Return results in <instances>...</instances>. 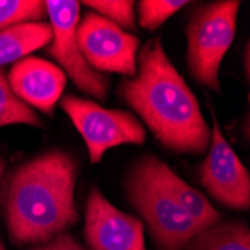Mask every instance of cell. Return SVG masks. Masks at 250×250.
Returning a JSON list of instances; mask_svg holds the SVG:
<instances>
[{"label": "cell", "instance_id": "obj_6", "mask_svg": "<svg viewBox=\"0 0 250 250\" xmlns=\"http://www.w3.org/2000/svg\"><path fill=\"white\" fill-rule=\"evenodd\" d=\"M77 41L87 64L96 72L136 75L140 39L102 15L85 14L77 26Z\"/></svg>", "mask_w": 250, "mask_h": 250}, {"label": "cell", "instance_id": "obj_17", "mask_svg": "<svg viewBox=\"0 0 250 250\" xmlns=\"http://www.w3.org/2000/svg\"><path fill=\"white\" fill-rule=\"evenodd\" d=\"M83 5L95 9L96 14L122 29L135 30L133 2L130 0H87V2H83Z\"/></svg>", "mask_w": 250, "mask_h": 250}, {"label": "cell", "instance_id": "obj_13", "mask_svg": "<svg viewBox=\"0 0 250 250\" xmlns=\"http://www.w3.org/2000/svg\"><path fill=\"white\" fill-rule=\"evenodd\" d=\"M183 250H250V231L243 220H219L201 229Z\"/></svg>", "mask_w": 250, "mask_h": 250}, {"label": "cell", "instance_id": "obj_9", "mask_svg": "<svg viewBox=\"0 0 250 250\" xmlns=\"http://www.w3.org/2000/svg\"><path fill=\"white\" fill-rule=\"evenodd\" d=\"M84 234L92 250H146L143 222L116 208L98 189L87 199Z\"/></svg>", "mask_w": 250, "mask_h": 250}, {"label": "cell", "instance_id": "obj_15", "mask_svg": "<svg viewBox=\"0 0 250 250\" xmlns=\"http://www.w3.org/2000/svg\"><path fill=\"white\" fill-rule=\"evenodd\" d=\"M47 15L45 2L38 0H2L0 2V32L20 22H38Z\"/></svg>", "mask_w": 250, "mask_h": 250}, {"label": "cell", "instance_id": "obj_1", "mask_svg": "<svg viewBox=\"0 0 250 250\" xmlns=\"http://www.w3.org/2000/svg\"><path fill=\"white\" fill-rule=\"evenodd\" d=\"M120 95L165 148L189 154L208 150L211 127L159 38L141 50L136 75L120 84Z\"/></svg>", "mask_w": 250, "mask_h": 250}, {"label": "cell", "instance_id": "obj_2", "mask_svg": "<svg viewBox=\"0 0 250 250\" xmlns=\"http://www.w3.org/2000/svg\"><path fill=\"white\" fill-rule=\"evenodd\" d=\"M75 161L48 151L18 167L9 178L6 220L11 240L48 243L78 222L74 190Z\"/></svg>", "mask_w": 250, "mask_h": 250}, {"label": "cell", "instance_id": "obj_12", "mask_svg": "<svg viewBox=\"0 0 250 250\" xmlns=\"http://www.w3.org/2000/svg\"><path fill=\"white\" fill-rule=\"evenodd\" d=\"M53 41L48 22H20L0 32V66L17 63Z\"/></svg>", "mask_w": 250, "mask_h": 250}, {"label": "cell", "instance_id": "obj_8", "mask_svg": "<svg viewBox=\"0 0 250 250\" xmlns=\"http://www.w3.org/2000/svg\"><path fill=\"white\" fill-rule=\"evenodd\" d=\"M201 183L225 207L234 210H249V171L241 164L229 143L225 140L214 114L208 154L201 167Z\"/></svg>", "mask_w": 250, "mask_h": 250}, {"label": "cell", "instance_id": "obj_4", "mask_svg": "<svg viewBox=\"0 0 250 250\" xmlns=\"http://www.w3.org/2000/svg\"><path fill=\"white\" fill-rule=\"evenodd\" d=\"M126 193L146 220L159 250H183L201 231L196 222L154 183L140 162L133 165L126 177Z\"/></svg>", "mask_w": 250, "mask_h": 250}, {"label": "cell", "instance_id": "obj_11", "mask_svg": "<svg viewBox=\"0 0 250 250\" xmlns=\"http://www.w3.org/2000/svg\"><path fill=\"white\" fill-rule=\"evenodd\" d=\"M138 162L154 183L164 189L196 222L201 229L217 223L222 219V214L211 206L206 196L188 185L185 180H181L161 159L154 156H144Z\"/></svg>", "mask_w": 250, "mask_h": 250}, {"label": "cell", "instance_id": "obj_7", "mask_svg": "<svg viewBox=\"0 0 250 250\" xmlns=\"http://www.w3.org/2000/svg\"><path fill=\"white\" fill-rule=\"evenodd\" d=\"M53 41L48 50L50 56L64 69L75 85L98 101L106 98L108 78L92 69L83 57L78 41L77 26L80 22V3L75 0H47L45 2Z\"/></svg>", "mask_w": 250, "mask_h": 250}, {"label": "cell", "instance_id": "obj_20", "mask_svg": "<svg viewBox=\"0 0 250 250\" xmlns=\"http://www.w3.org/2000/svg\"><path fill=\"white\" fill-rule=\"evenodd\" d=\"M3 171H5V161H3V159H0V180H2Z\"/></svg>", "mask_w": 250, "mask_h": 250}, {"label": "cell", "instance_id": "obj_5", "mask_svg": "<svg viewBox=\"0 0 250 250\" xmlns=\"http://www.w3.org/2000/svg\"><path fill=\"white\" fill-rule=\"evenodd\" d=\"M60 105L81 133L92 164L101 162L109 148L146 141L143 123L127 111L105 109L93 101L75 96L63 98Z\"/></svg>", "mask_w": 250, "mask_h": 250}, {"label": "cell", "instance_id": "obj_21", "mask_svg": "<svg viewBox=\"0 0 250 250\" xmlns=\"http://www.w3.org/2000/svg\"><path fill=\"white\" fill-rule=\"evenodd\" d=\"M0 250H5V247H3V244H2V243H0Z\"/></svg>", "mask_w": 250, "mask_h": 250}, {"label": "cell", "instance_id": "obj_16", "mask_svg": "<svg viewBox=\"0 0 250 250\" xmlns=\"http://www.w3.org/2000/svg\"><path fill=\"white\" fill-rule=\"evenodd\" d=\"M189 2L185 0H143L140 2V24L147 30H154Z\"/></svg>", "mask_w": 250, "mask_h": 250}, {"label": "cell", "instance_id": "obj_19", "mask_svg": "<svg viewBox=\"0 0 250 250\" xmlns=\"http://www.w3.org/2000/svg\"><path fill=\"white\" fill-rule=\"evenodd\" d=\"M249 43L246 45V51H244V71H246V75L249 78Z\"/></svg>", "mask_w": 250, "mask_h": 250}, {"label": "cell", "instance_id": "obj_3", "mask_svg": "<svg viewBox=\"0 0 250 250\" xmlns=\"http://www.w3.org/2000/svg\"><path fill=\"white\" fill-rule=\"evenodd\" d=\"M238 0H220L198 8L189 18L188 64L193 78L220 92L219 69L235 36Z\"/></svg>", "mask_w": 250, "mask_h": 250}, {"label": "cell", "instance_id": "obj_10", "mask_svg": "<svg viewBox=\"0 0 250 250\" xmlns=\"http://www.w3.org/2000/svg\"><path fill=\"white\" fill-rule=\"evenodd\" d=\"M8 83L22 102L51 114L64 90L66 74L43 59L24 57L11 67Z\"/></svg>", "mask_w": 250, "mask_h": 250}, {"label": "cell", "instance_id": "obj_18", "mask_svg": "<svg viewBox=\"0 0 250 250\" xmlns=\"http://www.w3.org/2000/svg\"><path fill=\"white\" fill-rule=\"evenodd\" d=\"M35 250H85V249L72 235L62 232L53 240H50L45 246H41Z\"/></svg>", "mask_w": 250, "mask_h": 250}, {"label": "cell", "instance_id": "obj_14", "mask_svg": "<svg viewBox=\"0 0 250 250\" xmlns=\"http://www.w3.org/2000/svg\"><path fill=\"white\" fill-rule=\"evenodd\" d=\"M8 125H29L39 127L42 126V122L33 108L12 92L8 78L3 72H0V127Z\"/></svg>", "mask_w": 250, "mask_h": 250}]
</instances>
